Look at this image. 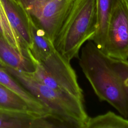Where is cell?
Returning a JSON list of instances; mask_svg holds the SVG:
<instances>
[{
  "mask_svg": "<svg viewBox=\"0 0 128 128\" xmlns=\"http://www.w3.org/2000/svg\"><path fill=\"white\" fill-rule=\"evenodd\" d=\"M79 64L98 98L128 118V60L108 56L90 40L81 48Z\"/></svg>",
  "mask_w": 128,
  "mask_h": 128,
  "instance_id": "6da1fadb",
  "label": "cell"
},
{
  "mask_svg": "<svg viewBox=\"0 0 128 128\" xmlns=\"http://www.w3.org/2000/svg\"><path fill=\"white\" fill-rule=\"evenodd\" d=\"M0 62L8 73L49 110L51 114L73 122L79 128H85L88 117L84 100L39 82L30 72Z\"/></svg>",
  "mask_w": 128,
  "mask_h": 128,
  "instance_id": "7a4b0ae2",
  "label": "cell"
},
{
  "mask_svg": "<svg viewBox=\"0 0 128 128\" xmlns=\"http://www.w3.org/2000/svg\"><path fill=\"white\" fill-rule=\"evenodd\" d=\"M96 0H74L54 43L55 48L70 62L82 46L92 40L96 29Z\"/></svg>",
  "mask_w": 128,
  "mask_h": 128,
  "instance_id": "3957f363",
  "label": "cell"
},
{
  "mask_svg": "<svg viewBox=\"0 0 128 128\" xmlns=\"http://www.w3.org/2000/svg\"><path fill=\"white\" fill-rule=\"evenodd\" d=\"M29 58L34 68L30 74L36 80L52 88L68 93L84 100L82 90L70 62L56 49L42 61L30 56Z\"/></svg>",
  "mask_w": 128,
  "mask_h": 128,
  "instance_id": "277c9868",
  "label": "cell"
},
{
  "mask_svg": "<svg viewBox=\"0 0 128 128\" xmlns=\"http://www.w3.org/2000/svg\"><path fill=\"white\" fill-rule=\"evenodd\" d=\"M34 23L54 43L74 0H18Z\"/></svg>",
  "mask_w": 128,
  "mask_h": 128,
  "instance_id": "5b68a950",
  "label": "cell"
},
{
  "mask_svg": "<svg viewBox=\"0 0 128 128\" xmlns=\"http://www.w3.org/2000/svg\"><path fill=\"white\" fill-rule=\"evenodd\" d=\"M102 50L112 58L128 60V0H115Z\"/></svg>",
  "mask_w": 128,
  "mask_h": 128,
  "instance_id": "8992f818",
  "label": "cell"
},
{
  "mask_svg": "<svg viewBox=\"0 0 128 128\" xmlns=\"http://www.w3.org/2000/svg\"><path fill=\"white\" fill-rule=\"evenodd\" d=\"M0 82L21 98L36 116L42 117L51 114L49 110L8 73L0 63Z\"/></svg>",
  "mask_w": 128,
  "mask_h": 128,
  "instance_id": "52a82bcc",
  "label": "cell"
},
{
  "mask_svg": "<svg viewBox=\"0 0 128 128\" xmlns=\"http://www.w3.org/2000/svg\"><path fill=\"white\" fill-rule=\"evenodd\" d=\"M26 19L31 40V44L27 50L28 55L42 61L56 50L54 44L26 12Z\"/></svg>",
  "mask_w": 128,
  "mask_h": 128,
  "instance_id": "ba28073f",
  "label": "cell"
},
{
  "mask_svg": "<svg viewBox=\"0 0 128 128\" xmlns=\"http://www.w3.org/2000/svg\"><path fill=\"white\" fill-rule=\"evenodd\" d=\"M0 115L34 118H38L19 96L0 82Z\"/></svg>",
  "mask_w": 128,
  "mask_h": 128,
  "instance_id": "9c48e42d",
  "label": "cell"
},
{
  "mask_svg": "<svg viewBox=\"0 0 128 128\" xmlns=\"http://www.w3.org/2000/svg\"><path fill=\"white\" fill-rule=\"evenodd\" d=\"M0 62L12 67L32 72L34 68L30 59L19 52L0 35Z\"/></svg>",
  "mask_w": 128,
  "mask_h": 128,
  "instance_id": "30bf717a",
  "label": "cell"
},
{
  "mask_svg": "<svg viewBox=\"0 0 128 128\" xmlns=\"http://www.w3.org/2000/svg\"><path fill=\"white\" fill-rule=\"evenodd\" d=\"M115 0H96V29L92 40L101 50L104 46L108 26Z\"/></svg>",
  "mask_w": 128,
  "mask_h": 128,
  "instance_id": "8fae6325",
  "label": "cell"
},
{
  "mask_svg": "<svg viewBox=\"0 0 128 128\" xmlns=\"http://www.w3.org/2000/svg\"><path fill=\"white\" fill-rule=\"evenodd\" d=\"M85 128H128V120L109 111L94 117L88 118Z\"/></svg>",
  "mask_w": 128,
  "mask_h": 128,
  "instance_id": "7c38bea8",
  "label": "cell"
},
{
  "mask_svg": "<svg viewBox=\"0 0 128 128\" xmlns=\"http://www.w3.org/2000/svg\"><path fill=\"white\" fill-rule=\"evenodd\" d=\"M0 35L19 52L28 56L27 48L10 24L0 0Z\"/></svg>",
  "mask_w": 128,
  "mask_h": 128,
  "instance_id": "4fadbf2b",
  "label": "cell"
},
{
  "mask_svg": "<svg viewBox=\"0 0 128 128\" xmlns=\"http://www.w3.org/2000/svg\"><path fill=\"white\" fill-rule=\"evenodd\" d=\"M34 118L0 115V128H31Z\"/></svg>",
  "mask_w": 128,
  "mask_h": 128,
  "instance_id": "5bb4252c",
  "label": "cell"
},
{
  "mask_svg": "<svg viewBox=\"0 0 128 128\" xmlns=\"http://www.w3.org/2000/svg\"><path fill=\"white\" fill-rule=\"evenodd\" d=\"M125 84H126L127 86H128V78L126 79V80H125Z\"/></svg>",
  "mask_w": 128,
  "mask_h": 128,
  "instance_id": "9a60e30c",
  "label": "cell"
}]
</instances>
